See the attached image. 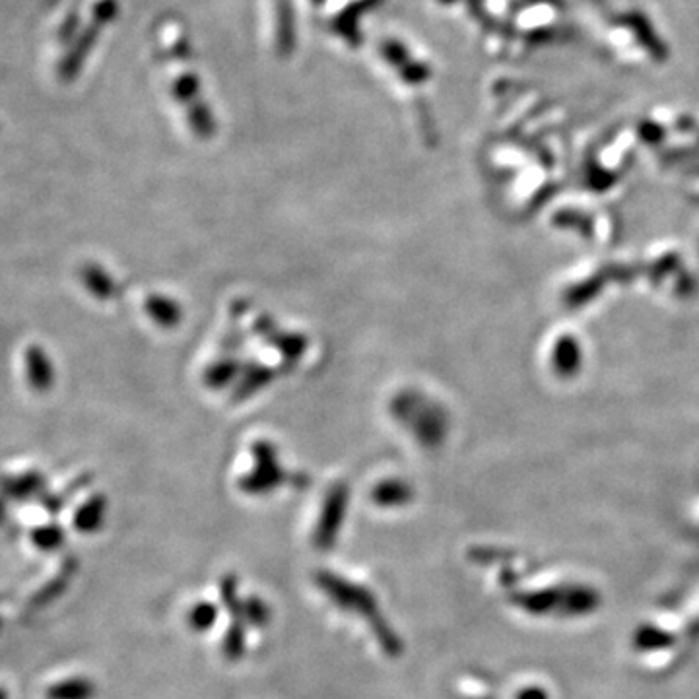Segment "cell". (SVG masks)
<instances>
[{
    "mask_svg": "<svg viewBox=\"0 0 699 699\" xmlns=\"http://www.w3.org/2000/svg\"><path fill=\"white\" fill-rule=\"evenodd\" d=\"M317 585L321 587V591L327 597H331L334 604H338V608H344V610L358 614L367 620V624L375 632V639H377L379 647L385 651V655H389V657L400 655L402 645H400L399 635L393 632V628L381 618L379 608H377V599L369 589L362 587L360 583L338 577L331 571H321L317 575Z\"/></svg>",
    "mask_w": 699,
    "mask_h": 699,
    "instance_id": "obj_2",
    "label": "cell"
},
{
    "mask_svg": "<svg viewBox=\"0 0 699 699\" xmlns=\"http://www.w3.org/2000/svg\"><path fill=\"white\" fill-rule=\"evenodd\" d=\"M0 699H6V692H4L2 686H0Z\"/></svg>",
    "mask_w": 699,
    "mask_h": 699,
    "instance_id": "obj_5",
    "label": "cell"
},
{
    "mask_svg": "<svg viewBox=\"0 0 699 699\" xmlns=\"http://www.w3.org/2000/svg\"><path fill=\"white\" fill-rule=\"evenodd\" d=\"M189 620L195 630H208L216 620V608L210 602H200L191 610Z\"/></svg>",
    "mask_w": 699,
    "mask_h": 699,
    "instance_id": "obj_4",
    "label": "cell"
},
{
    "mask_svg": "<svg viewBox=\"0 0 699 699\" xmlns=\"http://www.w3.org/2000/svg\"><path fill=\"white\" fill-rule=\"evenodd\" d=\"M152 53L167 98L197 119L206 121L208 105L204 101L202 70L197 67L191 34L185 22L173 14L158 20L152 30ZM185 111V113H187Z\"/></svg>",
    "mask_w": 699,
    "mask_h": 699,
    "instance_id": "obj_1",
    "label": "cell"
},
{
    "mask_svg": "<svg viewBox=\"0 0 699 699\" xmlns=\"http://www.w3.org/2000/svg\"><path fill=\"white\" fill-rule=\"evenodd\" d=\"M94 696V686L82 676L59 678L45 686V698L49 699H90Z\"/></svg>",
    "mask_w": 699,
    "mask_h": 699,
    "instance_id": "obj_3",
    "label": "cell"
}]
</instances>
